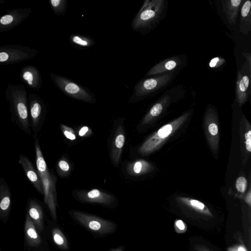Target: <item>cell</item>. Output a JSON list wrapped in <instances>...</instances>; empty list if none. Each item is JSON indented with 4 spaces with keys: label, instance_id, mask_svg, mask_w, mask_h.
I'll return each instance as SVG.
<instances>
[{
    "label": "cell",
    "instance_id": "1",
    "mask_svg": "<svg viewBox=\"0 0 251 251\" xmlns=\"http://www.w3.org/2000/svg\"><path fill=\"white\" fill-rule=\"evenodd\" d=\"M9 105L11 120L20 129L31 135L29 119L28 94L23 84L9 83L4 92Z\"/></svg>",
    "mask_w": 251,
    "mask_h": 251
},
{
    "label": "cell",
    "instance_id": "2",
    "mask_svg": "<svg viewBox=\"0 0 251 251\" xmlns=\"http://www.w3.org/2000/svg\"><path fill=\"white\" fill-rule=\"evenodd\" d=\"M34 149L36 169L38 173L43 190L44 201L48 206L52 218L56 219V178L47 165L40 148L38 138L34 139Z\"/></svg>",
    "mask_w": 251,
    "mask_h": 251
},
{
    "label": "cell",
    "instance_id": "3",
    "mask_svg": "<svg viewBox=\"0 0 251 251\" xmlns=\"http://www.w3.org/2000/svg\"><path fill=\"white\" fill-rule=\"evenodd\" d=\"M164 0H146L131 22L133 31L142 32L149 29L162 14L165 7Z\"/></svg>",
    "mask_w": 251,
    "mask_h": 251
},
{
    "label": "cell",
    "instance_id": "4",
    "mask_svg": "<svg viewBox=\"0 0 251 251\" xmlns=\"http://www.w3.org/2000/svg\"><path fill=\"white\" fill-rule=\"evenodd\" d=\"M189 115V113H186L160 128L139 148V153L146 155L158 149L162 144L186 120Z\"/></svg>",
    "mask_w": 251,
    "mask_h": 251
},
{
    "label": "cell",
    "instance_id": "5",
    "mask_svg": "<svg viewBox=\"0 0 251 251\" xmlns=\"http://www.w3.org/2000/svg\"><path fill=\"white\" fill-rule=\"evenodd\" d=\"M51 80L66 95L88 103H94V95L87 88L69 79L58 75L50 74Z\"/></svg>",
    "mask_w": 251,
    "mask_h": 251
},
{
    "label": "cell",
    "instance_id": "6",
    "mask_svg": "<svg viewBox=\"0 0 251 251\" xmlns=\"http://www.w3.org/2000/svg\"><path fill=\"white\" fill-rule=\"evenodd\" d=\"M39 52L38 50L23 45L0 46V65L19 63L32 59Z\"/></svg>",
    "mask_w": 251,
    "mask_h": 251
},
{
    "label": "cell",
    "instance_id": "7",
    "mask_svg": "<svg viewBox=\"0 0 251 251\" xmlns=\"http://www.w3.org/2000/svg\"><path fill=\"white\" fill-rule=\"evenodd\" d=\"M173 76V72H168L141 80L135 85L129 102L137 101L159 90L165 86Z\"/></svg>",
    "mask_w": 251,
    "mask_h": 251
},
{
    "label": "cell",
    "instance_id": "8",
    "mask_svg": "<svg viewBox=\"0 0 251 251\" xmlns=\"http://www.w3.org/2000/svg\"><path fill=\"white\" fill-rule=\"evenodd\" d=\"M71 214L82 225L99 234L111 233L115 228V226L113 223L94 215L77 210L72 211Z\"/></svg>",
    "mask_w": 251,
    "mask_h": 251
},
{
    "label": "cell",
    "instance_id": "9",
    "mask_svg": "<svg viewBox=\"0 0 251 251\" xmlns=\"http://www.w3.org/2000/svg\"><path fill=\"white\" fill-rule=\"evenodd\" d=\"M28 104L30 126L35 139L42 127L46 112V106L39 96L30 92L28 94Z\"/></svg>",
    "mask_w": 251,
    "mask_h": 251
},
{
    "label": "cell",
    "instance_id": "10",
    "mask_svg": "<svg viewBox=\"0 0 251 251\" xmlns=\"http://www.w3.org/2000/svg\"><path fill=\"white\" fill-rule=\"evenodd\" d=\"M32 13L30 7H21L7 10L0 15V33L8 31L25 21Z\"/></svg>",
    "mask_w": 251,
    "mask_h": 251
},
{
    "label": "cell",
    "instance_id": "11",
    "mask_svg": "<svg viewBox=\"0 0 251 251\" xmlns=\"http://www.w3.org/2000/svg\"><path fill=\"white\" fill-rule=\"evenodd\" d=\"M75 195L81 201L105 205H110L114 200L112 195L98 189H93L89 191L81 190L77 192Z\"/></svg>",
    "mask_w": 251,
    "mask_h": 251
},
{
    "label": "cell",
    "instance_id": "12",
    "mask_svg": "<svg viewBox=\"0 0 251 251\" xmlns=\"http://www.w3.org/2000/svg\"><path fill=\"white\" fill-rule=\"evenodd\" d=\"M19 75L21 81L30 89L39 90L41 87L42 84L41 75L35 66L29 65L22 67Z\"/></svg>",
    "mask_w": 251,
    "mask_h": 251
},
{
    "label": "cell",
    "instance_id": "13",
    "mask_svg": "<svg viewBox=\"0 0 251 251\" xmlns=\"http://www.w3.org/2000/svg\"><path fill=\"white\" fill-rule=\"evenodd\" d=\"M18 163L21 166L26 176L34 188L39 193L43 195L42 185L38 173L29 158L25 155L20 154Z\"/></svg>",
    "mask_w": 251,
    "mask_h": 251
},
{
    "label": "cell",
    "instance_id": "14",
    "mask_svg": "<svg viewBox=\"0 0 251 251\" xmlns=\"http://www.w3.org/2000/svg\"><path fill=\"white\" fill-rule=\"evenodd\" d=\"M205 122V128L207 139L211 149L216 153L218 145L219 131L218 125L216 123V114L213 109L209 108L207 111Z\"/></svg>",
    "mask_w": 251,
    "mask_h": 251
},
{
    "label": "cell",
    "instance_id": "15",
    "mask_svg": "<svg viewBox=\"0 0 251 251\" xmlns=\"http://www.w3.org/2000/svg\"><path fill=\"white\" fill-rule=\"evenodd\" d=\"M251 74L250 73H243L242 69L237 73L235 96L236 100L240 105L244 104L249 98Z\"/></svg>",
    "mask_w": 251,
    "mask_h": 251
},
{
    "label": "cell",
    "instance_id": "16",
    "mask_svg": "<svg viewBox=\"0 0 251 251\" xmlns=\"http://www.w3.org/2000/svg\"><path fill=\"white\" fill-rule=\"evenodd\" d=\"M125 143V135L123 126L119 125L115 132L111 149V158L115 166L119 163Z\"/></svg>",
    "mask_w": 251,
    "mask_h": 251
},
{
    "label": "cell",
    "instance_id": "17",
    "mask_svg": "<svg viewBox=\"0 0 251 251\" xmlns=\"http://www.w3.org/2000/svg\"><path fill=\"white\" fill-rule=\"evenodd\" d=\"M180 63L181 61L178 57L165 59L151 67L145 76H155L166 73L175 69Z\"/></svg>",
    "mask_w": 251,
    "mask_h": 251
},
{
    "label": "cell",
    "instance_id": "18",
    "mask_svg": "<svg viewBox=\"0 0 251 251\" xmlns=\"http://www.w3.org/2000/svg\"><path fill=\"white\" fill-rule=\"evenodd\" d=\"M242 2V0H222L223 12L229 25H236Z\"/></svg>",
    "mask_w": 251,
    "mask_h": 251
},
{
    "label": "cell",
    "instance_id": "19",
    "mask_svg": "<svg viewBox=\"0 0 251 251\" xmlns=\"http://www.w3.org/2000/svg\"><path fill=\"white\" fill-rule=\"evenodd\" d=\"M240 31L248 35L251 29V1L246 0L242 5L240 12Z\"/></svg>",
    "mask_w": 251,
    "mask_h": 251
},
{
    "label": "cell",
    "instance_id": "20",
    "mask_svg": "<svg viewBox=\"0 0 251 251\" xmlns=\"http://www.w3.org/2000/svg\"><path fill=\"white\" fill-rule=\"evenodd\" d=\"M177 200L185 206L193 210L198 213L213 217V215L209 208L202 202L190 198L179 197Z\"/></svg>",
    "mask_w": 251,
    "mask_h": 251
},
{
    "label": "cell",
    "instance_id": "21",
    "mask_svg": "<svg viewBox=\"0 0 251 251\" xmlns=\"http://www.w3.org/2000/svg\"><path fill=\"white\" fill-rule=\"evenodd\" d=\"M170 102V97L165 95L151 108L145 115L142 122V125H145L150 122L153 118L158 116L163 111L164 108Z\"/></svg>",
    "mask_w": 251,
    "mask_h": 251
},
{
    "label": "cell",
    "instance_id": "22",
    "mask_svg": "<svg viewBox=\"0 0 251 251\" xmlns=\"http://www.w3.org/2000/svg\"><path fill=\"white\" fill-rule=\"evenodd\" d=\"M11 204V192L5 179L0 177V210L7 211Z\"/></svg>",
    "mask_w": 251,
    "mask_h": 251
},
{
    "label": "cell",
    "instance_id": "23",
    "mask_svg": "<svg viewBox=\"0 0 251 251\" xmlns=\"http://www.w3.org/2000/svg\"><path fill=\"white\" fill-rule=\"evenodd\" d=\"M150 164L146 161L138 160L128 163L126 167L127 173L131 176H138L147 173Z\"/></svg>",
    "mask_w": 251,
    "mask_h": 251
},
{
    "label": "cell",
    "instance_id": "24",
    "mask_svg": "<svg viewBox=\"0 0 251 251\" xmlns=\"http://www.w3.org/2000/svg\"><path fill=\"white\" fill-rule=\"evenodd\" d=\"M28 214L37 223L39 227L42 228L43 211L40 205L33 199H30L28 203Z\"/></svg>",
    "mask_w": 251,
    "mask_h": 251
},
{
    "label": "cell",
    "instance_id": "25",
    "mask_svg": "<svg viewBox=\"0 0 251 251\" xmlns=\"http://www.w3.org/2000/svg\"><path fill=\"white\" fill-rule=\"evenodd\" d=\"M70 41L74 46L81 49H88L95 45V41L92 38L79 34L71 35Z\"/></svg>",
    "mask_w": 251,
    "mask_h": 251
},
{
    "label": "cell",
    "instance_id": "26",
    "mask_svg": "<svg viewBox=\"0 0 251 251\" xmlns=\"http://www.w3.org/2000/svg\"><path fill=\"white\" fill-rule=\"evenodd\" d=\"M25 231L27 239L29 242L34 244H39L41 242L40 238L32 222L28 217L25 225Z\"/></svg>",
    "mask_w": 251,
    "mask_h": 251
},
{
    "label": "cell",
    "instance_id": "27",
    "mask_svg": "<svg viewBox=\"0 0 251 251\" xmlns=\"http://www.w3.org/2000/svg\"><path fill=\"white\" fill-rule=\"evenodd\" d=\"M52 234L53 241L56 245L63 250L68 249L67 238L61 230L58 228H54L52 229Z\"/></svg>",
    "mask_w": 251,
    "mask_h": 251
},
{
    "label": "cell",
    "instance_id": "28",
    "mask_svg": "<svg viewBox=\"0 0 251 251\" xmlns=\"http://www.w3.org/2000/svg\"><path fill=\"white\" fill-rule=\"evenodd\" d=\"M50 5L53 12L57 15H63L67 7L66 0H50Z\"/></svg>",
    "mask_w": 251,
    "mask_h": 251
},
{
    "label": "cell",
    "instance_id": "29",
    "mask_svg": "<svg viewBox=\"0 0 251 251\" xmlns=\"http://www.w3.org/2000/svg\"><path fill=\"white\" fill-rule=\"evenodd\" d=\"M60 129L64 135L68 139L74 141L76 139L75 131L70 127L62 124L60 125Z\"/></svg>",
    "mask_w": 251,
    "mask_h": 251
},
{
    "label": "cell",
    "instance_id": "30",
    "mask_svg": "<svg viewBox=\"0 0 251 251\" xmlns=\"http://www.w3.org/2000/svg\"><path fill=\"white\" fill-rule=\"evenodd\" d=\"M57 168L59 173L61 174H65L70 170V166L69 163L65 159H60L57 164Z\"/></svg>",
    "mask_w": 251,
    "mask_h": 251
},
{
    "label": "cell",
    "instance_id": "31",
    "mask_svg": "<svg viewBox=\"0 0 251 251\" xmlns=\"http://www.w3.org/2000/svg\"><path fill=\"white\" fill-rule=\"evenodd\" d=\"M236 188L240 193H244L247 188V181L243 176L238 177L235 183Z\"/></svg>",
    "mask_w": 251,
    "mask_h": 251
},
{
    "label": "cell",
    "instance_id": "32",
    "mask_svg": "<svg viewBox=\"0 0 251 251\" xmlns=\"http://www.w3.org/2000/svg\"><path fill=\"white\" fill-rule=\"evenodd\" d=\"M247 131L245 133V146L246 150L249 153L251 151V126L249 125V127H247Z\"/></svg>",
    "mask_w": 251,
    "mask_h": 251
},
{
    "label": "cell",
    "instance_id": "33",
    "mask_svg": "<svg viewBox=\"0 0 251 251\" xmlns=\"http://www.w3.org/2000/svg\"><path fill=\"white\" fill-rule=\"evenodd\" d=\"M175 228L176 232L182 233L186 230V226L185 223L181 220H177L175 222Z\"/></svg>",
    "mask_w": 251,
    "mask_h": 251
},
{
    "label": "cell",
    "instance_id": "34",
    "mask_svg": "<svg viewBox=\"0 0 251 251\" xmlns=\"http://www.w3.org/2000/svg\"><path fill=\"white\" fill-rule=\"evenodd\" d=\"M92 134V131L87 126L81 127L78 131V135L80 137H88Z\"/></svg>",
    "mask_w": 251,
    "mask_h": 251
},
{
    "label": "cell",
    "instance_id": "35",
    "mask_svg": "<svg viewBox=\"0 0 251 251\" xmlns=\"http://www.w3.org/2000/svg\"><path fill=\"white\" fill-rule=\"evenodd\" d=\"M228 251H247V250L244 246L240 245L228 248Z\"/></svg>",
    "mask_w": 251,
    "mask_h": 251
},
{
    "label": "cell",
    "instance_id": "36",
    "mask_svg": "<svg viewBox=\"0 0 251 251\" xmlns=\"http://www.w3.org/2000/svg\"><path fill=\"white\" fill-rule=\"evenodd\" d=\"M194 249L196 251H212L204 245H196Z\"/></svg>",
    "mask_w": 251,
    "mask_h": 251
},
{
    "label": "cell",
    "instance_id": "37",
    "mask_svg": "<svg viewBox=\"0 0 251 251\" xmlns=\"http://www.w3.org/2000/svg\"><path fill=\"white\" fill-rule=\"evenodd\" d=\"M243 55L244 56L245 58H246V62L247 64L248 65L249 68L250 69H251V55L250 53H243Z\"/></svg>",
    "mask_w": 251,
    "mask_h": 251
},
{
    "label": "cell",
    "instance_id": "38",
    "mask_svg": "<svg viewBox=\"0 0 251 251\" xmlns=\"http://www.w3.org/2000/svg\"><path fill=\"white\" fill-rule=\"evenodd\" d=\"M245 201L249 205H251V194L250 191L245 198Z\"/></svg>",
    "mask_w": 251,
    "mask_h": 251
},
{
    "label": "cell",
    "instance_id": "39",
    "mask_svg": "<svg viewBox=\"0 0 251 251\" xmlns=\"http://www.w3.org/2000/svg\"><path fill=\"white\" fill-rule=\"evenodd\" d=\"M5 1L4 0H0V4H2L4 3Z\"/></svg>",
    "mask_w": 251,
    "mask_h": 251
},
{
    "label": "cell",
    "instance_id": "40",
    "mask_svg": "<svg viewBox=\"0 0 251 251\" xmlns=\"http://www.w3.org/2000/svg\"><path fill=\"white\" fill-rule=\"evenodd\" d=\"M113 251H122L121 249H117V250H114Z\"/></svg>",
    "mask_w": 251,
    "mask_h": 251
},
{
    "label": "cell",
    "instance_id": "41",
    "mask_svg": "<svg viewBox=\"0 0 251 251\" xmlns=\"http://www.w3.org/2000/svg\"></svg>",
    "mask_w": 251,
    "mask_h": 251
}]
</instances>
